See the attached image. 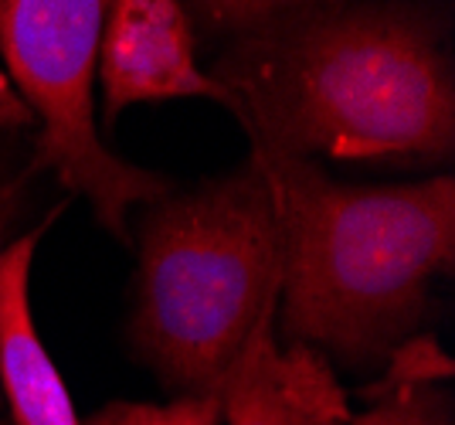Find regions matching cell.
<instances>
[{"mask_svg": "<svg viewBox=\"0 0 455 425\" xmlns=\"http://www.w3.org/2000/svg\"><path fill=\"white\" fill-rule=\"evenodd\" d=\"M211 76L251 147L306 160L452 156V72L408 7L306 11L238 35Z\"/></svg>", "mask_w": 455, "mask_h": 425, "instance_id": "obj_1", "label": "cell"}, {"mask_svg": "<svg viewBox=\"0 0 455 425\" xmlns=\"http://www.w3.org/2000/svg\"><path fill=\"white\" fill-rule=\"evenodd\" d=\"M283 229L285 337L367 361L418 327L428 279L452 272L455 184L432 177L361 188L326 177L306 156L251 147Z\"/></svg>", "mask_w": 455, "mask_h": 425, "instance_id": "obj_2", "label": "cell"}, {"mask_svg": "<svg viewBox=\"0 0 455 425\" xmlns=\"http://www.w3.org/2000/svg\"><path fill=\"white\" fill-rule=\"evenodd\" d=\"M283 229L262 167L160 197L140 232L133 337L184 395L214 391L259 320L279 309Z\"/></svg>", "mask_w": 455, "mask_h": 425, "instance_id": "obj_3", "label": "cell"}, {"mask_svg": "<svg viewBox=\"0 0 455 425\" xmlns=\"http://www.w3.org/2000/svg\"><path fill=\"white\" fill-rule=\"evenodd\" d=\"M113 0H0V59L41 123L35 167L92 201L102 229L126 242L130 204H153L171 180L109 154L95 130L99 41Z\"/></svg>", "mask_w": 455, "mask_h": 425, "instance_id": "obj_4", "label": "cell"}, {"mask_svg": "<svg viewBox=\"0 0 455 425\" xmlns=\"http://www.w3.org/2000/svg\"><path fill=\"white\" fill-rule=\"evenodd\" d=\"M106 119L140 102L211 99L235 109L228 89L197 65L184 0H113L99 41Z\"/></svg>", "mask_w": 455, "mask_h": 425, "instance_id": "obj_5", "label": "cell"}, {"mask_svg": "<svg viewBox=\"0 0 455 425\" xmlns=\"http://www.w3.org/2000/svg\"><path fill=\"white\" fill-rule=\"evenodd\" d=\"M218 395L225 425H343L354 415L320 350L299 341L279 348L275 313L262 317L248 333Z\"/></svg>", "mask_w": 455, "mask_h": 425, "instance_id": "obj_6", "label": "cell"}, {"mask_svg": "<svg viewBox=\"0 0 455 425\" xmlns=\"http://www.w3.org/2000/svg\"><path fill=\"white\" fill-rule=\"evenodd\" d=\"M55 218L58 212L0 252V388L14 425H82L52 354L41 344L28 296L38 238Z\"/></svg>", "mask_w": 455, "mask_h": 425, "instance_id": "obj_7", "label": "cell"}, {"mask_svg": "<svg viewBox=\"0 0 455 425\" xmlns=\"http://www.w3.org/2000/svg\"><path fill=\"white\" fill-rule=\"evenodd\" d=\"M452 361L432 341H411L395 350L391 374L374 388V405L350 415L343 425H452L449 395L432 388L435 378H449Z\"/></svg>", "mask_w": 455, "mask_h": 425, "instance_id": "obj_8", "label": "cell"}, {"mask_svg": "<svg viewBox=\"0 0 455 425\" xmlns=\"http://www.w3.org/2000/svg\"><path fill=\"white\" fill-rule=\"evenodd\" d=\"M330 4L340 0H184L188 14H194L208 31H231V35H248Z\"/></svg>", "mask_w": 455, "mask_h": 425, "instance_id": "obj_9", "label": "cell"}, {"mask_svg": "<svg viewBox=\"0 0 455 425\" xmlns=\"http://www.w3.org/2000/svg\"><path fill=\"white\" fill-rule=\"evenodd\" d=\"M82 425H221V395L214 388V391L180 395L177 402H167V405L113 402V405L99 408Z\"/></svg>", "mask_w": 455, "mask_h": 425, "instance_id": "obj_10", "label": "cell"}, {"mask_svg": "<svg viewBox=\"0 0 455 425\" xmlns=\"http://www.w3.org/2000/svg\"><path fill=\"white\" fill-rule=\"evenodd\" d=\"M24 126H35L31 109L20 102V96L14 92V85L7 82L4 68H0V130H24Z\"/></svg>", "mask_w": 455, "mask_h": 425, "instance_id": "obj_11", "label": "cell"}, {"mask_svg": "<svg viewBox=\"0 0 455 425\" xmlns=\"http://www.w3.org/2000/svg\"><path fill=\"white\" fill-rule=\"evenodd\" d=\"M4 221H7V191H0V232H4Z\"/></svg>", "mask_w": 455, "mask_h": 425, "instance_id": "obj_12", "label": "cell"}]
</instances>
